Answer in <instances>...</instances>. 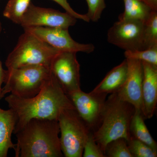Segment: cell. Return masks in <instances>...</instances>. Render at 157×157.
I'll return each mask as SVG.
<instances>
[{
  "label": "cell",
  "instance_id": "cell-1",
  "mask_svg": "<svg viewBox=\"0 0 157 157\" xmlns=\"http://www.w3.org/2000/svg\"><path fill=\"white\" fill-rule=\"evenodd\" d=\"M5 101L17 115V123L13 132L15 135L32 119L58 121L62 111L75 108L52 73L42 89L35 97L23 98L11 94L5 98Z\"/></svg>",
  "mask_w": 157,
  "mask_h": 157
},
{
  "label": "cell",
  "instance_id": "cell-2",
  "mask_svg": "<svg viewBox=\"0 0 157 157\" xmlns=\"http://www.w3.org/2000/svg\"><path fill=\"white\" fill-rule=\"evenodd\" d=\"M56 120L32 119L15 135L16 157L63 156Z\"/></svg>",
  "mask_w": 157,
  "mask_h": 157
},
{
  "label": "cell",
  "instance_id": "cell-3",
  "mask_svg": "<svg viewBox=\"0 0 157 157\" xmlns=\"http://www.w3.org/2000/svg\"><path fill=\"white\" fill-rule=\"evenodd\" d=\"M135 110L133 105L121 100L116 92L106 99L101 122L93 132L94 139L104 153L106 145L112 140L124 138L128 142L131 137L129 127Z\"/></svg>",
  "mask_w": 157,
  "mask_h": 157
},
{
  "label": "cell",
  "instance_id": "cell-4",
  "mask_svg": "<svg viewBox=\"0 0 157 157\" xmlns=\"http://www.w3.org/2000/svg\"><path fill=\"white\" fill-rule=\"evenodd\" d=\"M51 74L49 67L42 65L7 69L5 71L2 97L11 93L19 98H33L41 90Z\"/></svg>",
  "mask_w": 157,
  "mask_h": 157
},
{
  "label": "cell",
  "instance_id": "cell-5",
  "mask_svg": "<svg viewBox=\"0 0 157 157\" xmlns=\"http://www.w3.org/2000/svg\"><path fill=\"white\" fill-rule=\"evenodd\" d=\"M60 51L29 32L24 31L17 45L8 56L7 69L31 65L48 66Z\"/></svg>",
  "mask_w": 157,
  "mask_h": 157
},
{
  "label": "cell",
  "instance_id": "cell-6",
  "mask_svg": "<svg viewBox=\"0 0 157 157\" xmlns=\"http://www.w3.org/2000/svg\"><path fill=\"white\" fill-rule=\"evenodd\" d=\"M61 147L66 157H81L90 131L75 108L65 109L58 118Z\"/></svg>",
  "mask_w": 157,
  "mask_h": 157
},
{
  "label": "cell",
  "instance_id": "cell-7",
  "mask_svg": "<svg viewBox=\"0 0 157 157\" xmlns=\"http://www.w3.org/2000/svg\"><path fill=\"white\" fill-rule=\"evenodd\" d=\"M49 68L67 95L81 90L80 65L76 58V52H59L52 59Z\"/></svg>",
  "mask_w": 157,
  "mask_h": 157
},
{
  "label": "cell",
  "instance_id": "cell-8",
  "mask_svg": "<svg viewBox=\"0 0 157 157\" xmlns=\"http://www.w3.org/2000/svg\"><path fill=\"white\" fill-rule=\"evenodd\" d=\"M67 96L82 119L94 132L101 122L107 95L86 93L80 90Z\"/></svg>",
  "mask_w": 157,
  "mask_h": 157
},
{
  "label": "cell",
  "instance_id": "cell-9",
  "mask_svg": "<svg viewBox=\"0 0 157 157\" xmlns=\"http://www.w3.org/2000/svg\"><path fill=\"white\" fill-rule=\"evenodd\" d=\"M67 12L42 8L31 3L21 20L19 25L23 28L30 27H45L69 29L76 24L77 20Z\"/></svg>",
  "mask_w": 157,
  "mask_h": 157
},
{
  "label": "cell",
  "instance_id": "cell-10",
  "mask_svg": "<svg viewBox=\"0 0 157 157\" xmlns=\"http://www.w3.org/2000/svg\"><path fill=\"white\" fill-rule=\"evenodd\" d=\"M144 22L119 20L107 33V41L125 51L143 50Z\"/></svg>",
  "mask_w": 157,
  "mask_h": 157
},
{
  "label": "cell",
  "instance_id": "cell-11",
  "mask_svg": "<svg viewBox=\"0 0 157 157\" xmlns=\"http://www.w3.org/2000/svg\"><path fill=\"white\" fill-rule=\"evenodd\" d=\"M54 48L62 51L91 53L95 49L91 43L82 44L71 37L67 29L45 27H30L23 28Z\"/></svg>",
  "mask_w": 157,
  "mask_h": 157
},
{
  "label": "cell",
  "instance_id": "cell-12",
  "mask_svg": "<svg viewBox=\"0 0 157 157\" xmlns=\"http://www.w3.org/2000/svg\"><path fill=\"white\" fill-rule=\"evenodd\" d=\"M126 59L128 64L126 78L121 87L116 93L120 99L132 104L135 110L140 111L143 115L142 62L135 59Z\"/></svg>",
  "mask_w": 157,
  "mask_h": 157
},
{
  "label": "cell",
  "instance_id": "cell-13",
  "mask_svg": "<svg viewBox=\"0 0 157 157\" xmlns=\"http://www.w3.org/2000/svg\"><path fill=\"white\" fill-rule=\"evenodd\" d=\"M143 76L142 95L144 119L153 117L157 104V67L142 62Z\"/></svg>",
  "mask_w": 157,
  "mask_h": 157
},
{
  "label": "cell",
  "instance_id": "cell-14",
  "mask_svg": "<svg viewBox=\"0 0 157 157\" xmlns=\"http://www.w3.org/2000/svg\"><path fill=\"white\" fill-rule=\"evenodd\" d=\"M17 117L13 109L0 108V157H7L10 149L15 150L16 144L11 140L17 123Z\"/></svg>",
  "mask_w": 157,
  "mask_h": 157
},
{
  "label": "cell",
  "instance_id": "cell-15",
  "mask_svg": "<svg viewBox=\"0 0 157 157\" xmlns=\"http://www.w3.org/2000/svg\"><path fill=\"white\" fill-rule=\"evenodd\" d=\"M128 64L126 59L119 65L113 68L92 91L98 94L108 95L117 91L124 84L126 78Z\"/></svg>",
  "mask_w": 157,
  "mask_h": 157
},
{
  "label": "cell",
  "instance_id": "cell-16",
  "mask_svg": "<svg viewBox=\"0 0 157 157\" xmlns=\"http://www.w3.org/2000/svg\"><path fill=\"white\" fill-rule=\"evenodd\" d=\"M144 117L140 111L135 112L130 122L129 131L132 137L142 141L157 151V144L151 135L144 123Z\"/></svg>",
  "mask_w": 157,
  "mask_h": 157
},
{
  "label": "cell",
  "instance_id": "cell-17",
  "mask_svg": "<svg viewBox=\"0 0 157 157\" xmlns=\"http://www.w3.org/2000/svg\"><path fill=\"white\" fill-rule=\"evenodd\" d=\"M123 1L124 11L119 16V20L140 21L144 22L153 11L142 0Z\"/></svg>",
  "mask_w": 157,
  "mask_h": 157
},
{
  "label": "cell",
  "instance_id": "cell-18",
  "mask_svg": "<svg viewBox=\"0 0 157 157\" xmlns=\"http://www.w3.org/2000/svg\"><path fill=\"white\" fill-rule=\"evenodd\" d=\"M31 0H9L3 11L4 17L20 24L23 15L28 9Z\"/></svg>",
  "mask_w": 157,
  "mask_h": 157
},
{
  "label": "cell",
  "instance_id": "cell-19",
  "mask_svg": "<svg viewBox=\"0 0 157 157\" xmlns=\"http://www.w3.org/2000/svg\"><path fill=\"white\" fill-rule=\"evenodd\" d=\"M157 45V11H152L144 22L143 50Z\"/></svg>",
  "mask_w": 157,
  "mask_h": 157
},
{
  "label": "cell",
  "instance_id": "cell-20",
  "mask_svg": "<svg viewBox=\"0 0 157 157\" xmlns=\"http://www.w3.org/2000/svg\"><path fill=\"white\" fill-rule=\"evenodd\" d=\"M106 157H133L129 151L128 142L124 138H119L109 142L104 151Z\"/></svg>",
  "mask_w": 157,
  "mask_h": 157
},
{
  "label": "cell",
  "instance_id": "cell-21",
  "mask_svg": "<svg viewBox=\"0 0 157 157\" xmlns=\"http://www.w3.org/2000/svg\"><path fill=\"white\" fill-rule=\"evenodd\" d=\"M126 58L135 59L157 67V45L144 50L125 51Z\"/></svg>",
  "mask_w": 157,
  "mask_h": 157
},
{
  "label": "cell",
  "instance_id": "cell-22",
  "mask_svg": "<svg viewBox=\"0 0 157 157\" xmlns=\"http://www.w3.org/2000/svg\"><path fill=\"white\" fill-rule=\"evenodd\" d=\"M129 151L133 157H157V151L142 141L131 136L128 141Z\"/></svg>",
  "mask_w": 157,
  "mask_h": 157
},
{
  "label": "cell",
  "instance_id": "cell-23",
  "mask_svg": "<svg viewBox=\"0 0 157 157\" xmlns=\"http://www.w3.org/2000/svg\"><path fill=\"white\" fill-rule=\"evenodd\" d=\"M87 2L88 11L86 15L90 21L97 22L101 18V14L106 5L105 0H86Z\"/></svg>",
  "mask_w": 157,
  "mask_h": 157
},
{
  "label": "cell",
  "instance_id": "cell-24",
  "mask_svg": "<svg viewBox=\"0 0 157 157\" xmlns=\"http://www.w3.org/2000/svg\"><path fill=\"white\" fill-rule=\"evenodd\" d=\"M82 157H106L100 147L96 143L92 132H90L86 140Z\"/></svg>",
  "mask_w": 157,
  "mask_h": 157
},
{
  "label": "cell",
  "instance_id": "cell-25",
  "mask_svg": "<svg viewBox=\"0 0 157 157\" xmlns=\"http://www.w3.org/2000/svg\"><path fill=\"white\" fill-rule=\"evenodd\" d=\"M52 1L58 4L64 9L67 13H69L70 15L75 17L76 19L82 20L86 22H90L89 18L86 16V14H78L70 6V4L67 2V0H52Z\"/></svg>",
  "mask_w": 157,
  "mask_h": 157
},
{
  "label": "cell",
  "instance_id": "cell-26",
  "mask_svg": "<svg viewBox=\"0 0 157 157\" xmlns=\"http://www.w3.org/2000/svg\"><path fill=\"white\" fill-rule=\"evenodd\" d=\"M2 30V26L1 22H0V33ZM5 71L4 70L2 66V63L0 61V100L2 98V85L4 83V78H5Z\"/></svg>",
  "mask_w": 157,
  "mask_h": 157
},
{
  "label": "cell",
  "instance_id": "cell-27",
  "mask_svg": "<svg viewBox=\"0 0 157 157\" xmlns=\"http://www.w3.org/2000/svg\"><path fill=\"white\" fill-rule=\"evenodd\" d=\"M154 11H157V0H142Z\"/></svg>",
  "mask_w": 157,
  "mask_h": 157
},
{
  "label": "cell",
  "instance_id": "cell-28",
  "mask_svg": "<svg viewBox=\"0 0 157 157\" xmlns=\"http://www.w3.org/2000/svg\"><path fill=\"white\" fill-rule=\"evenodd\" d=\"M0 1H1V0H0Z\"/></svg>",
  "mask_w": 157,
  "mask_h": 157
}]
</instances>
